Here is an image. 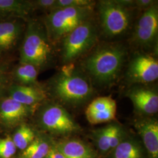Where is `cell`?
<instances>
[{
	"label": "cell",
	"instance_id": "6da1fadb",
	"mask_svg": "<svg viewBox=\"0 0 158 158\" xmlns=\"http://www.w3.org/2000/svg\"><path fill=\"white\" fill-rule=\"evenodd\" d=\"M128 48L118 42L96 45L79 63L93 85L108 87L113 85L121 73L128 59Z\"/></svg>",
	"mask_w": 158,
	"mask_h": 158
},
{
	"label": "cell",
	"instance_id": "7a4b0ae2",
	"mask_svg": "<svg viewBox=\"0 0 158 158\" xmlns=\"http://www.w3.org/2000/svg\"><path fill=\"white\" fill-rule=\"evenodd\" d=\"M49 91L59 101L70 106L82 105L95 94L90 79L74 63L63 64L49 82Z\"/></svg>",
	"mask_w": 158,
	"mask_h": 158
},
{
	"label": "cell",
	"instance_id": "3957f363",
	"mask_svg": "<svg viewBox=\"0 0 158 158\" xmlns=\"http://www.w3.org/2000/svg\"><path fill=\"white\" fill-rule=\"evenodd\" d=\"M53 56L52 44L45 25L36 19L29 20L20 50V63H29L39 69L46 66Z\"/></svg>",
	"mask_w": 158,
	"mask_h": 158
},
{
	"label": "cell",
	"instance_id": "277c9868",
	"mask_svg": "<svg viewBox=\"0 0 158 158\" xmlns=\"http://www.w3.org/2000/svg\"><path fill=\"white\" fill-rule=\"evenodd\" d=\"M96 4L100 28L105 38L118 39L130 32L135 9L123 5L119 0H101Z\"/></svg>",
	"mask_w": 158,
	"mask_h": 158
},
{
	"label": "cell",
	"instance_id": "5b68a950",
	"mask_svg": "<svg viewBox=\"0 0 158 158\" xmlns=\"http://www.w3.org/2000/svg\"><path fill=\"white\" fill-rule=\"evenodd\" d=\"M99 29L90 18L60 40V57L63 64L74 63L89 53L97 44Z\"/></svg>",
	"mask_w": 158,
	"mask_h": 158
},
{
	"label": "cell",
	"instance_id": "8992f818",
	"mask_svg": "<svg viewBox=\"0 0 158 158\" xmlns=\"http://www.w3.org/2000/svg\"><path fill=\"white\" fill-rule=\"evenodd\" d=\"M93 11L94 7L62 8L49 12L44 24L51 43L60 42L80 24L91 18Z\"/></svg>",
	"mask_w": 158,
	"mask_h": 158
},
{
	"label": "cell",
	"instance_id": "52a82bcc",
	"mask_svg": "<svg viewBox=\"0 0 158 158\" xmlns=\"http://www.w3.org/2000/svg\"><path fill=\"white\" fill-rule=\"evenodd\" d=\"M131 42L135 47L144 50H150L158 46V4L147 10L134 24Z\"/></svg>",
	"mask_w": 158,
	"mask_h": 158
},
{
	"label": "cell",
	"instance_id": "ba28073f",
	"mask_svg": "<svg viewBox=\"0 0 158 158\" xmlns=\"http://www.w3.org/2000/svg\"><path fill=\"white\" fill-rule=\"evenodd\" d=\"M158 78L156 57L145 52H138L131 58L125 71V80L128 85H150Z\"/></svg>",
	"mask_w": 158,
	"mask_h": 158
},
{
	"label": "cell",
	"instance_id": "9c48e42d",
	"mask_svg": "<svg viewBox=\"0 0 158 158\" xmlns=\"http://www.w3.org/2000/svg\"><path fill=\"white\" fill-rule=\"evenodd\" d=\"M40 123L44 129L57 135H67L80 129L67 110L57 104H48L42 109Z\"/></svg>",
	"mask_w": 158,
	"mask_h": 158
},
{
	"label": "cell",
	"instance_id": "30bf717a",
	"mask_svg": "<svg viewBox=\"0 0 158 158\" xmlns=\"http://www.w3.org/2000/svg\"><path fill=\"white\" fill-rule=\"evenodd\" d=\"M125 96L132 102L136 113L149 116L158 113V93L150 85H129Z\"/></svg>",
	"mask_w": 158,
	"mask_h": 158
},
{
	"label": "cell",
	"instance_id": "8fae6325",
	"mask_svg": "<svg viewBox=\"0 0 158 158\" xmlns=\"http://www.w3.org/2000/svg\"><path fill=\"white\" fill-rule=\"evenodd\" d=\"M96 146L103 155L111 152L126 138L122 125L112 123L93 132Z\"/></svg>",
	"mask_w": 158,
	"mask_h": 158
},
{
	"label": "cell",
	"instance_id": "7c38bea8",
	"mask_svg": "<svg viewBox=\"0 0 158 158\" xmlns=\"http://www.w3.org/2000/svg\"><path fill=\"white\" fill-rule=\"evenodd\" d=\"M117 104L111 97L94 98L86 108L85 116L91 124L110 122L115 118Z\"/></svg>",
	"mask_w": 158,
	"mask_h": 158
},
{
	"label": "cell",
	"instance_id": "4fadbf2b",
	"mask_svg": "<svg viewBox=\"0 0 158 158\" xmlns=\"http://www.w3.org/2000/svg\"><path fill=\"white\" fill-rule=\"evenodd\" d=\"M134 126L141 136L149 157L158 158V123L157 119L145 117L138 119Z\"/></svg>",
	"mask_w": 158,
	"mask_h": 158
},
{
	"label": "cell",
	"instance_id": "5bb4252c",
	"mask_svg": "<svg viewBox=\"0 0 158 158\" xmlns=\"http://www.w3.org/2000/svg\"><path fill=\"white\" fill-rule=\"evenodd\" d=\"M32 108L7 97L0 102V119L6 125H15L27 118Z\"/></svg>",
	"mask_w": 158,
	"mask_h": 158
},
{
	"label": "cell",
	"instance_id": "9a60e30c",
	"mask_svg": "<svg viewBox=\"0 0 158 158\" xmlns=\"http://www.w3.org/2000/svg\"><path fill=\"white\" fill-rule=\"evenodd\" d=\"M10 97L27 106L33 107L46 98V91L39 85H14L9 89Z\"/></svg>",
	"mask_w": 158,
	"mask_h": 158
},
{
	"label": "cell",
	"instance_id": "2e32d148",
	"mask_svg": "<svg viewBox=\"0 0 158 158\" xmlns=\"http://www.w3.org/2000/svg\"><path fill=\"white\" fill-rule=\"evenodd\" d=\"M23 31V23L17 19L0 22V55L17 44Z\"/></svg>",
	"mask_w": 158,
	"mask_h": 158
},
{
	"label": "cell",
	"instance_id": "e0dca14e",
	"mask_svg": "<svg viewBox=\"0 0 158 158\" xmlns=\"http://www.w3.org/2000/svg\"><path fill=\"white\" fill-rule=\"evenodd\" d=\"M56 147L65 158H95L94 152L90 148L77 139L60 142Z\"/></svg>",
	"mask_w": 158,
	"mask_h": 158
},
{
	"label": "cell",
	"instance_id": "ac0fdd59",
	"mask_svg": "<svg viewBox=\"0 0 158 158\" xmlns=\"http://www.w3.org/2000/svg\"><path fill=\"white\" fill-rule=\"evenodd\" d=\"M32 1L23 0H0V17L24 18L34 10Z\"/></svg>",
	"mask_w": 158,
	"mask_h": 158
},
{
	"label": "cell",
	"instance_id": "d6986e66",
	"mask_svg": "<svg viewBox=\"0 0 158 158\" xmlns=\"http://www.w3.org/2000/svg\"><path fill=\"white\" fill-rule=\"evenodd\" d=\"M112 158H142L141 145L132 138H125L113 151Z\"/></svg>",
	"mask_w": 158,
	"mask_h": 158
},
{
	"label": "cell",
	"instance_id": "ffe728a7",
	"mask_svg": "<svg viewBox=\"0 0 158 158\" xmlns=\"http://www.w3.org/2000/svg\"><path fill=\"white\" fill-rule=\"evenodd\" d=\"M39 69L29 63H21L16 68L15 77L19 85H39L37 82Z\"/></svg>",
	"mask_w": 158,
	"mask_h": 158
},
{
	"label": "cell",
	"instance_id": "44dd1931",
	"mask_svg": "<svg viewBox=\"0 0 158 158\" xmlns=\"http://www.w3.org/2000/svg\"><path fill=\"white\" fill-rule=\"evenodd\" d=\"M51 147L41 138H35L32 143L23 150L22 158H45Z\"/></svg>",
	"mask_w": 158,
	"mask_h": 158
},
{
	"label": "cell",
	"instance_id": "7402d4cb",
	"mask_svg": "<svg viewBox=\"0 0 158 158\" xmlns=\"http://www.w3.org/2000/svg\"><path fill=\"white\" fill-rule=\"evenodd\" d=\"M35 138L34 130L25 124L21 125L15 132L12 141L17 148L25 150Z\"/></svg>",
	"mask_w": 158,
	"mask_h": 158
},
{
	"label": "cell",
	"instance_id": "603a6c76",
	"mask_svg": "<svg viewBox=\"0 0 158 158\" xmlns=\"http://www.w3.org/2000/svg\"><path fill=\"white\" fill-rule=\"evenodd\" d=\"M96 4L94 1L91 0H56V9L62 8L94 7Z\"/></svg>",
	"mask_w": 158,
	"mask_h": 158
},
{
	"label": "cell",
	"instance_id": "cb8c5ba5",
	"mask_svg": "<svg viewBox=\"0 0 158 158\" xmlns=\"http://www.w3.org/2000/svg\"><path fill=\"white\" fill-rule=\"evenodd\" d=\"M17 149L11 137L0 139V158H11Z\"/></svg>",
	"mask_w": 158,
	"mask_h": 158
},
{
	"label": "cell",
	"instance_id": "d4e9b609",
	"mask_svg": "<svg viewBox=\"0 0 158 158\" xmlns=\"http://www.w3.org/2000/svg\"><path fill=\"white\" fill-rule=\"evenodd\" d=\"M34 10L38 9L50 12L56 9V0H36L32 1Z\"/></svg>",
	"mask_w": 158,
	"mask_h": 158
},
{
	"label": "cell",
	"instance_id": "484cf974",
	"mask_svg": "<svg viewBox=\"0 0 158 158\" xmlns=\"http://www.w3.org/2000/svg\"><path fill=\"white\" fill-rule=\"evenodd\" d=\"M135 8L137 10L143 11L152 6L158 4V1L155 0H134Z\"/></svg>",
	"mask_w": 158,
	"mask_h": 158
},
{
	"label": "cell",
	"instance_id": "4316f807",
	"mask_svg": "<svg viewBox=\"0 0 158 158\" xmlns=\"http://www.w3.org/2000/svg\"><path fill=\"white\" fill-rule=\"evenodd\" d=\"M7 84V76L4 68L0 67V96L4 92Z\"/></svg>",
	"mask_w": 158,
	"mask_h": 158
},
{
	"label": "cell",
	"instance_id": "83f0119b",
	"mask_svg": "<svg viewBox=\"0 0 158 158\" xmlns=\"http://www.w3.org/2000/svg\"><path fill=\"white\" fill-rule=\"evenodd\" d=\"M45 158H65V157L55 146L51 147L49 153Z\"/></svg>",
	"mask_w": 158,
	"mask_h": 158
}]
</instances>
